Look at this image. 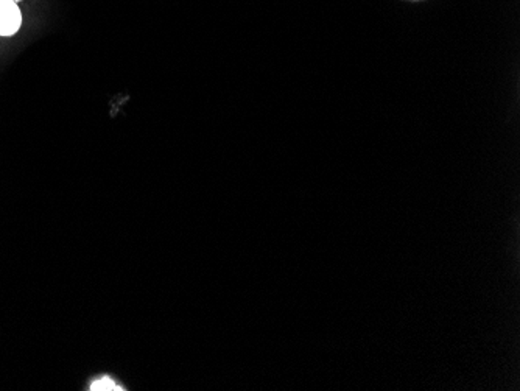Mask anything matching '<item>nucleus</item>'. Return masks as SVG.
I'll return each mask as SVG.
<instances>
[{
    "instance_id": "nucleus-1",
    "label": "nucleus",
    "mask_w": 520,
    "mask_h": 391,
    "mask_svg": "<svg viewBox=\"0 0 520 391\" xmlns=\"http://www.w3.org/2000/svg\"><path fill=\"white\" fill-rule=\"evenodd\" d=\"M22 15L13 0H0V36H11L19 30Z\"/></svg>"
},
{
    "instance_id": "nucleus-2",
    "label": "nucleus",
    "mask_w": 520,
    "mask_h": 391,
    "mask_svg": "<svg viewBox=\"0 0 520 391\" xmlns=\"http://www.w3.org/2000/svg\"><path fill=\"white\" fill-rule=\"evenodd\" d=\"M90 390L95 391V390H122V388L114 381H111V379L105 377L90 385Z\"/></svg>"
},
{
    "instance_id": "nucleus-3",
    "label": "nucleus",
    "mask_w": 520,
    "mask_h": 391,
    "mask_svg": "<svg viewBox=\"0 0 520 391\" xmlns=\"http://www.w3.org/2000/svg\"><path fill=\"white\" fill-rule=\"evenodd\" d=\"M13 2H16V3H17V2H21V0H13Z\"/></svg>"
}]
</instances>
